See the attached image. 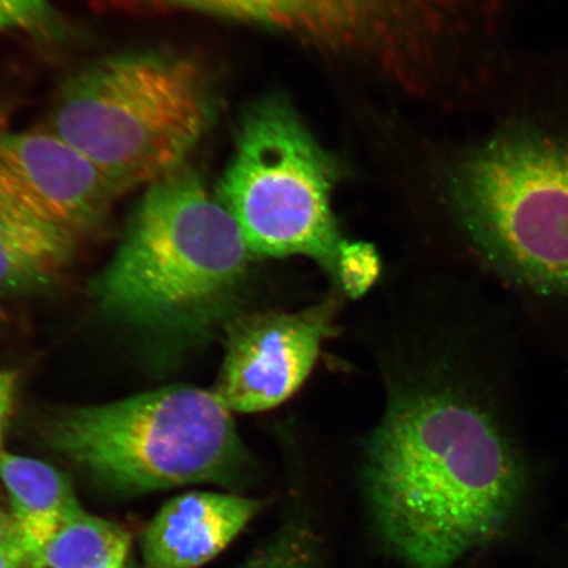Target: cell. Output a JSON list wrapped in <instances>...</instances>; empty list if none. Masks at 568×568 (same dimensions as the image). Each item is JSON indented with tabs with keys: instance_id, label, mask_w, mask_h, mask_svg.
I'll return each mask as SVG.
<instances>
[{
	"instance_id": "277c9868",
	"label": "cell",
	"mask_w": 568,
	"mask_h": 568,
	"mask_svg": "<svg viewBox=\"0 0 568 568\" xmlns=\"http://www.w3.org/2000/svg\"><path fill=\"white\" fill-rule=\"evenodd\" d=\"M45 437L57 453L122 494L194 483L236 486L252 468L232 412L215 390L191 386L62 412Z\"/></svg>"
},
{
	"instance_id": "7c38bea8",
	"label": "cell",
	"mask_w": 568,
	"mask_h": 568,
	"mask_svg": "<svg viewBox=\"0 0 568 568\" xmlns=\"http://www.w3.org/2000/svg\"><path fill=\"white\" fill-rule=\"evenodd\" d=\"M130 548L122 527L84 513L27 557L26 568H125Z\"/></svg>"
},
{
	"instance_id": "ba28073f",
	"label": "cell",
	"mask_w": 568,
	"mask_h": 568,
	"mask_svg": "<svg viewBox=\"0 0 568 568\" xmlns=\"http://www.w3.org/2000/svg\"><path fill=\"white\" fill-rule=\"evenodd\" d=\"M332 303L297 314H267L234 326L215 394L231 412L254 414L293 396L329 335Z\"/></svg>"
},
{
	"instance_id": "3957f363",
	"label": "cell",
	"mask_w": 568,
	"mask_h": 568,
	"mask_svg": "<svg viewBox=\"0 0 568 568\" xmlns=\"http://www.w3.org/2000/svg\"><path fill=\"white\" fill-rule=\"evenodd\" d=\"M207 78L187 55H104L70 75L49 130L125 193L184 168L212 119Z\"/></svg>"
},
{
	"instance_id": "ac0fdd59",
	"label": "cell",
	"mask_w": 568,
	"mask_h": 568,
	"mask_svg": "<svg viewBox=\"0 0 568 568\" xmlns=\"http://www.w3.org/2000/svg\"><path fill=\"white\" fill-rule=\"evenodd\" d=\"M16 537H19V532L12 515L0 508V545Z\"/></svg>"
},
{
	"instance_id": "52a82bcc",
	"label": "cell",
	"mask_w": 568,
	"mask_h": 568,
	"mask_svg": "<svg viewBox=\"0 0 568 568\" xmlns=\"http://www.w3.org/2000/svg\"><path fill=\"white\" fill-rule=\"evenodd\" d=\"M122 194L51 130H0V202L77 239L94 230Z\"/></svg>"
},
{
	"instance_id": "7a4b0ae2",
	"label": "cell",
	"mask_w": 568,
	"mask_h": 568,
	"mask_svg": "<svg viewBox=\"0 0 568 568\" xmlns=\"http://www.w3.org/2000/svg\"><path fill=\"white\" fill-rule=\"evenodd\" d=\"M251 257L230 211L187 168L149 184L91 283L106 315L158 335H199L229 310Z\"/></svg>"
},
{
	"instance_id": "4fadbf2b",
	"label": "cell",
	"mask_w": 568,
	"mask_h": 568,
	"mask_svg": "<svg viewBox=\"0 0 568 568\" xmlns=\"http://www.w3.org/2000/svg\"><path fill=\"white\" fill-rule=\"evenodd\" d=\"M239 568H326L322 544L305 518H291Z\"/></svg>"
},
{
	"instance_id": "30bf717a",
	"label": "cell",
	"mask_w": 568,
	"mask_h": 568,
	"mask_svg": "<svg viewBox=\"0 0 568 568\" xmlns=\"http://www.w3.org/2000/svg\"><path fill=\"white\" fill-rule=\"evenodd\" d=\"M0 478L27 557L84 514L65 475L45 462L2 452Z\"/></svg>"
},
{
	"instance_id": "2e32d148",
	"label": "cell",
	"mask_w": 568,
	"mask_h": 568,
	"mask_svg": "<svg viewBox=\"0 0 568 568\" xmlns=\"http://www.w3.org/2000/svg\"><path fill=\"white\" fill-rule=\"evenodd\" d=\"M18 373L0 371V447H2L6 425L9 423L13 403H16ZM0 454H2V450H0Z\"/></svg>"
},
{
	"instance_id": "6da1fadb",
	"label": "cell",
	"mask_w": 568,
	"mask_h": 568,
	"mask_svg": "<svg viewBox=\"0 0 568 568\" xmlns=\"http://www.w3.org/2000/svg\"><path fill=\"white\" fill-rule=\"evenodd\" d=\"M368 518L409 568H450L499 535L521 493L520 464L493 418L443 389L396 400L368 442Z\"/></svg>"
},
{
	"instance_id": "5b68a950",
	"label": "cell",
	"mask_w": 568,
	"mask_h": 568,
	"mask_svg": "<svg viewBox=\"0 0 568 568\" xmlns=\"http://www.w3.org/2000/svg\"><path fill=\"white\" fill-rule=\"evenodd\" d=\"M336 181V161L293 105L268 97L246 112L217 197L251 254L305 255L335 274L344 243L331 204Z\"/></svg>"
},
{
	"instance_id": "5bb4252c",
	"label": "cell",
	"mask_w": 568,
	"mask_h": 568,
	"mask_svg": "<svg viewBox=\"0 0 568 568\" xmlns=\"http://www.w3.org/2000/svg\"><path fill=\"white\" fill-rule=\"evenodd\" d=\"M379 254L372 244L344 241L337 254L335 275L347 295H365L379 278Z\"/></svg>"
},
{
	"instance_id": "8992f818",
	"label": "cell",
	"mask_w": 568,
	"mask_h": 568,
	"mask_svg": "<svg viewBox=\"0 0 568 568\" xmlns=\"http://www.w3.org/2000/svg\"><path fill=\"white\" fill-rule=\"evenodd\" d=\"M453 180L468 231L497 265L539 293H568V145L509 133L468 155Z\"/></svg>"
},
{
	"instance_id": "9c48e42d",
	"label": "cell",
	"mask_w": 568,
	"mask_h": 568,
	"mask_svg": "<svg viewBox=\"0 0 568 568\" xmlns=\"http://www.w3.org/2000/svg\"><path fill=\"white\" fill-rule=\"evenodd\" d=\"M251 497L195 491L174 497L142 536L144 568H197L229 548L262 510Z\"/></svg>"
},
{
	"instance_id": "8fae6325",
	"label": "cell",
	"mask_w": 568,
	"mask_h": 568,
	"mask_svg": "<svg viewBox=\"0 0 568 568\" xmlns=\"http://www.w3.org/2000/svg\"><path fill=\"white\" fill-rule=\"evenodd\" d=\"M75 237L0 202V296L51 284L70 261Z\"/></svg>"
},
{
	"instance_id": "9a60e30c",
	"label": "cell",
	"mask_w": 568,
	"mask_h": 568,
	"mask_svg": "<svg viewBox=\"0 0 568 568\" xmlns=\"http://www.w3.org/2000/svg\"><path fill=\"white\" fill-rule=\"evenodd\" d=\"M49 13L48 0H0V34L34 30L45 23Z\"/></svg>"
},
{
	"instance_id": "e0dca14e",
	"label": "cell",
	"mask_w": 568,
	"mask_h": 568,
	"mask_svg": "<svg viewBox=\"0 0 568 568\" xmlns=\"http://www.w3.org/2000/svg\"><path fill=\"white\" fill-rule=\"evenodd\" d=\"M27 552L20 537L0 545V568H26Z\"/></svg>"
}]
</instances>
